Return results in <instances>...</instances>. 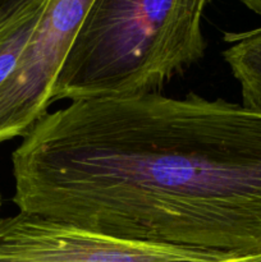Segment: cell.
<instances>
[{"label": "cell", "instance_id": "obj_8", "mask_svg": "<svg viewBox=\"0 0 261 262\" xmlns=\"http://www.w3.org/2000/svg\"><path fill=\"white\" fill-rule=\"evenodd\" d=\"M240 2L261 17V0H240Z\"/></svg>", "mask_w": 261, "mask_h": 262}, {"label": "cell", "instance_id": "obj_4", "mask_svg": "<svg viewBox=\"0 0 261 262\" xmlns=\"http://www.w3.org/2000/svg\"><path fill=\"white\" fill-rule=\"evenodd\" d=\"M94 0H50L0 86V142L25 136L48 113L54 82Z\"/></svg>", "mask_w": 261, "mask_h": 262}, {"label": "cell", "instance_id": "obj_2", "mask_svg": "<svg viewBox=\"0 0 261 262\" xmlns=\"http://www.w3.org/2000/svg\"><path fill=\"white\" fill-rule=\"evenodd\" d=\"M209 0H94L54 82L59 100L160 94L205 56Z\"/></svg>", "mask_w": 261, "mask_h": 262}, {"label": "cell", "instance_id": "obj_3", "mask_svg": "<svg viewBox=\"0 0 261 262\" xmlns=\"http://www.w3.org/2000/svg\"><path fill=\"white\" fill-rule=\"evenodd\" d=\"M250 255L129 239L26 212L0 217V262H248Z\"/></svg>", "mask_w": 261, "mask_h": 262}, {"label": "cell", "instance_id": "obj_7", "mask_svg": "<svg viewBox=\"0 0 261 262\" xmlns=\"http://www.w3.org/2000/svg\"><path fill=\"white\" fill-rule=\"evenodd\" d=\"M50 0H0V4L18 5V7H48Z\"/></svg>", "mask_w": 261, "mask_h": 262}, {"label": "cell", "instance_id": "obj_6", "mask_svg": "<svg viewBox=\"0 0 261 262\" xmlns=\"http://www.w3.org/2000/svg\"><path fill=\"white\" fill-rule=\"evenodd\" d=\"M45 9L0 4V86L17 66Z\"/></svg>", "mask_w": 261, "mask_h": 262}, {"label": "cell", "instance_id": "obj_5", "mask_svg": "<svg viewBox=\"0 0 261 262\" xmlns=\"http://www.w3.org/2000/svg\"><path fill=\"white\" fill-rule=\"evenodd\" d=\"M223 56L241 86L242 104L261 110V28L225 33Z\"/></svg>", "mask_w": 261, "mask_h": 262}, {"label": "cell", "instance_id": "obj_1", "mask_svg": "<svg viewBox=\"0 0 261 262\" xmlns=\"http://www.w3.org/2000/svg\"><path fill=\"white\" fill-rule=\"evenodd\" d=\"M19 212L129 239L261 250V110L194 92L71 101L12 155Z\"/></svg>", "mask_w": 261, "mask_h": 262}, {"label": "cell", "instance_id": "obj_9", "mask_svg": "<svg viewBox=\"0 0 261 262\" xmlns=\"http://www.w3.org/2000/svg\"><path fill=\"white\" fill-rule=\"evenodd\" d=\"M248 262H261V250L251 252L250 258H248Z\"/></svg>", "mask_w": 261, "mask_h": 262}]
</instances>
